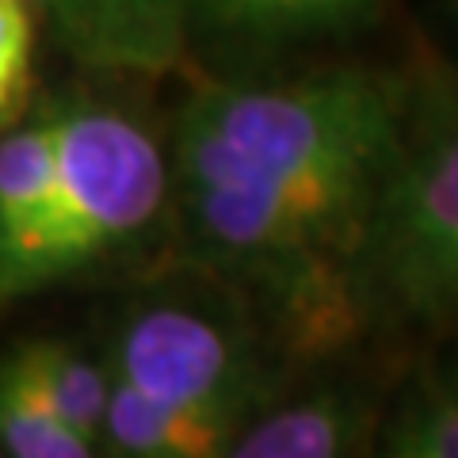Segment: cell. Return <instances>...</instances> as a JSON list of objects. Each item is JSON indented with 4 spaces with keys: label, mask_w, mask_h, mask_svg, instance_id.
Listing matches in <instances>:
<instances>
[{
    "label": "cell",
    "mask_w": 458,
    "mask_h": 458,
    "mask_svg": "<svg viewBox=\"0 0 458 458\" xmlns=\"http://www.w3.org/2000/svg\"><path fill=\"white\" fill-rule=\"evenodd\" d=\"M405 131V89L367 65L210 84L180 107L168 199L214 271L325 348L363 313L360 260Z\"/></svg>",
    "instance_id": "obj_1"
},
{
    "label": "cell",
    "mask_w": 458,
    "mask_h": 458,
    "mask_svg": "<svg viewBox=\"0 0 458 458\" xmlns=\"http://www.w3.org/2000/svg\"><path fill=\"white\" fill-rule=\"evenodd\" d=\"M168 203V161L138 119L111 107L54 111V191L8 283L38 294L119 256Z\"/></svg>",
    "instance_id": "obj_2"
},
{
    "label": "cell",
    "mask_w": 458,
    "mask_h": 458,
    "mask_svg": "<svg viewBox=\"0 0 458 458\" xmlns=\"http://www.w3.org/2000/svg\"><path fill=\"white\" fill-rule=\"evenodd\" d=\"M363 310L458 321V114L405 131L360 260Z\"/></svg>",
    "instance_id": "obj_3"
},
{
    "label": "cell",
    "mask_w": 458,
    "mask_h": 458,
    "mask_svg": "<svg viewBox=\"0 0 458 458\" xmlns=\"http://www.w3.org/2000/svg\"><path fill=\"white\" fill-rule=\"evenodd\" d=\"M111 375L165 409L233 432L256 417L264 370L245 325L222 306L161 294L126 310L111 344Z\"/></svg>",
    "instance_id": "obj_4"
},
{
    "label": "cell",
    "mask_w": 458,
    "mask_h": 458,
    "mask_svg": "<svg viewBox=\"0 0 458 458\" xmlns=\"http://www.w3.org/2000/svg\"><path fill=\"white\" fill-rule=\"evenodd\" d=\"M382 0H180L188 47L229 62H271L321 38H340L378 20Z\"/></svg>",
    "instance_id": "obj_5"
},
{
    "label": "cell",
    "mask_w": 458,
    "mask_h": 458,
    "mask_svg": "<svg viewBox=\"0 0 458 458\" xmlns=\"http://www.w3.org/2000/svg\"><path fill=\"white\" fill-rule=\"evenodd\" d=\"M77 62L107 73H165L188 50L180 0H27Z\"/></svg>",
    "instance_id": "obj_6"
},
{
    "label": "cell",
    "mask_w": 458,
    "mask_h": 458,
    "mask_svg": "<svg viewBox=\"0 0 458 458\" xmlns=\"http://www.w3.org/2000/svg\"><path fill=\"white\" fill-rule=\"evenodd\" d=\"M370 436V409L348 394H318L252 417L237 432L233 458H333Z\"/></svg>",
    "instance_id": "obj_7"
},
{
    "label": "cell",
    "mask_w": 458,
    "mask_h": 458,
    "mask_svg": "<svg viewBox=\"0 0 458 458\" xmlns=\"http://www.w3.org/2000/svg\"><path fill=\"white\" fill-rule=\"evenodd\" d=\"M54 191V111L0 134V302Z\"/></svg>",
    "instance_id": "obj_8"
},
{
    "label": "cell",
    "mask_w": 458,
    "mask_h": 458,
    "mask_svg": "<svg viewBox=\"0 0 458 458\" xmlns=\"http://www.w3.org/2000/svg\"><path fill=\"white\" fill-rule=\"evenodd\" d=\"M233 447V432L165 409L161 401L111 375L104 412V451L131 458H218Z\"/></svg>",
    "instance_id": "obj_9"
},
{
    "label": "cell",
    "mask_w": 458,
    "mask_h": 458,
    "mask_svg": "<svg viewBox=\"0 0 458 458\" xmlns=\"http://www.w3.org/2000/svg\"><path fill=\"white\" fill-rule=\"evenodd\" d=\"M16 370L50 401V409L69 428L104 451V412L111 390V367L89 360L69 340H20L4 352Z\"/></svg>",
    "instance_id": "obj_10"
},
{
    "label": "cell",
    "mask_w": 458,
    "mask_h": 458,
    "mask_svg": "<svg viewBox=\"0 0 458 458\" xmlns=\"http://www.w3.org/2000/svg\"><path fill=\"white\" fill-rule=\"evenodd\" d=\"M0 451L16 458H89L96 447L69 428L50 401L0 355Z\"/></svg>",
    "instance_id": "obj_11"
},
{
    "label": "cell",
    "mask_w": 458,
    "mask_h": 458,
    "mask_svg": "<svg viewBox=\"0 0 458 458\" xmlns=\"http://www.w3.org/2000/svg\"><path fill=\"white\" fill-rule=\"evenodd\" d=\"M386 451L405 458H458V394L424 386L390 420Z\"/></svg>",
    "instance_id": "obj_12"
},
{
    "label": "cell",
    "mask_w": 458,
    "mask_h": 458,
    "mask_svg": "<svg viewBox=\"0 0 458 458\" xmlns=\"http://www.w3.org/2000/svg\"><path fill=\"white\" fill-rule=\"evenodd\" d=\"M35 31L38 20L27 0H0V134L16 126L31 104Z\"/></svg>",
    "instance_id": "obj_13"
}]
</instances>
